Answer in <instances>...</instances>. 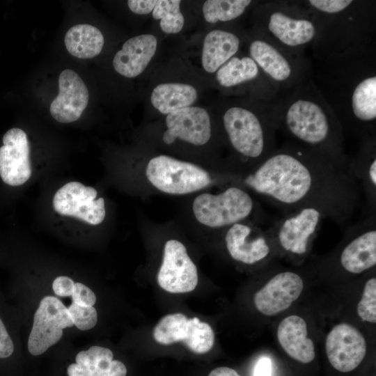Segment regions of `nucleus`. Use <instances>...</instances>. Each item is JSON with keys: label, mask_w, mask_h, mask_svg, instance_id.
Listing matches in <instances>:
<instances>
[{"label": "nucleus", "mask_w": 376, "mask_h": 376, "mask_svg": "<svg viewBox=\"0 0 376 376\" xmlns=\"http://www.w3.org/2000/svg\"><path fill=\"white\" fill-rule=\"evenodd\" d=\"M242 38L233 30L214 29L205 36L201 62L205 71L214 74L240 49Z\"/></svg>", "instance_id": "nucleus-26"}, {"label": "nucleus", "mask_w": 376, "mask_h": 376, "mask_svg": "<svg viewBox=\"0 0 376 376\" xmlns=\"http://www.w3.org/2000/svg\"><path fill=\"white\" fill-rule=\"evenodd\" d=\"M216 80L225 89L246 88L252 100L275 103L279 93L248 55L237 53L216 72Z\"/></svg>", "instance_id": "nucleus-11"}, {"label": "nucleus", "mask_w": 376, "mask_h": 376, "mask_svg": "<svg viewBox=\"0 0 376 376\" xmlns=\"http://www.w3.org/2000/svg\"><path fill=\"white\" fill-rule=\"evenodd\" d=\"M324 214L313 207L283 213L267 230L274 247L292 258H302L309 252Z\"/></svg>", "instance_id": "nucleus-8"}, {"label": "nucleus", "mask_w": 376, "mask_h": 376, "mask_svg": "<svg viewBox=\"0 0 376 376\" xmlns=\"http://www.w3.org/2000/svg\"><path fill=\"white\" fill-rule=\"evenodd\" d=\"M327 359L336 370L348 373L364 359L367 345L362 334L354 327L340 323L332 328L326 338Z\"/></svg>", "instance_id": "nucleus-18"}, {"label": "nucleus", "mask_w": 376, "mask_h": 376, "mask_svg": "<svg viewBox=\"0 0 376 376\" xmlns=\"http://www.w3.org/2000/svg\"><path fill=\"white\" fill-rule=\"evenodd\" d=\"M58 94L50 104L51 116L58 122L70 123L78 120L86 108L89 93L80 76L70 69L58 77Z\"/></svg>", "instance_id": "nucleus-22"}, {"label": "nucleus", "mask_w": 376, "mask_h": 376, "mask_svg": "<svg viewBox=\"0 0 376 376\" xmlns=\"http://www.w3.org/2000/svg\"><path fill=\"white\" fill-rule=\"evenodd\" d=\"M242 182L283 213L313 207L338 224L359 202V184L350 168L292 141L251 167Z\"/></svg>", "instance_id": "nucleus-1"}, {"label": "nucleus", "mask_w": 376, "mask_h": 376, "mask_svg": "<svg viewBox=\"0 0 376 376\" xmlns=\"http://www.w3.org/2000/svg\"><path fill=\"white\" fill-rule=\"evenodd\" d=\"M253 376H272V362L269 358L263 357L257 362Z\"/></svg>", "instance_id": "nucleus-38"}, {"label": "nucleus", "mask_w": 376, "mask_h": 376, "mask_svg": "<svg viewBox=\"0 0 376 376\" xmlns=\"http://www.w3.org/2000/svg\"><path fill=\"white\" fill-rule=\"evenodd\" d=\"M153 338L162 345L182 342L195 354H205L214 345V334L209 324L181 313L164 316L153 329Z\"/></svg>", "instance_id": "nucleus-12"}, {"label": "nucleus", "mask_w": 376, "mask_h": 376, "mask_svg": "<svg viewBox=\"0 0 376 376\" xmlns=\"http://www.w3.org/2000/svg\"><path fill=\"white\" fill-rule=\"evenodd\" d=\"M75 287L74 281L65 276L56 277L52 283V289L54 293L60 297L71 296Z\"/></svg>", "instance_id": "nucleus-35"}, {"label": "nucleus", "mask_w": 376, "mask_h": 376, "mask_svg": "<svg viewBox=\"0 0 376 376\" xmlns=\"http://www.w3.org/2000/svg\"><path fill=\"white\" fill-rule=\"evenodd\" d=\"M157 47V38L152 34H141L128 39L113 57L114 70L127 78L139 76L155 56Z\"/></svg>", "instance_id": "nucleus-23"}, {"label": "nucleus", "mask_w": 376, "mask_h": 376, "mask_svg": "<svg viewBox=\"0 0 376 376\" xmlns=\"http://www.w3.org/2000/svg\"><path fill=\"white\" fill-rule=\"evenodd\" d=\"M312 80L343 129L361 141L376 136V47L320 61Z\"/></svg>", "instance_id": "nucleus-2"}, {"label": "nucleus", "mask_w": 376, "mask_h": 376, "mask_svg": "<svg viewBox=\"0 0 376 376\" xmlns=\"http://www.w3.org/2000/svg\"><path fill=\"white\" fill-rule=\"evenodd\" d=\"M224 242L230 256L247 265L268 260L275 248L267 230L244 221L227 227Z\"/></svg>", "instance_id": "nucleus-15"}, {"label": "nucleus", "mask_w": 376, "mask_h": 376, "mask_svg": "<svg viewBox=\"0 0 376 376\" xmlns=\"http://www.w3.org/2000/svg\"><path fill=\"white\" fill-rule=\"evenodd\" d=\"M192 207L199 223L210 228H221L245 221L256 210V205L248 192L232 186L219 194L198 195Z\"/></svg>", "instance_id": "nucleus-9"}, {"label": "nucleus", "mask_w": 376, "mask_h": 376, "mask_svg": "<svg viewBox=\"0 0 376 376\" xmlns=\"http://www.w3.org/2000/svg\"><path fill=\"white\" fill-rule=\"evenodd\" d=\"M277 130L291 141L350 168L340 123L312 80V72L272 105Z\"/></svg>", "instance_id": "nucleus-3"}, {"label": "nucleus", "mask_w": 376, "mask_h": 376, "mask_svg": "<svg viewBox=\"0 0 376 376\" xmlns=\"http://www.w3.org/2000/svg\"><path fill=\"white\" fill-rule=\"evenodd\" d=\"M338 259L340 267L351 274H359L375 267V214L366 215L350 227Z\"/></svg>", "instance_id": "nucleus-13"}, {"label": "nucleus", "mask_w": 376, "mask_h": 376, "mask_svg": "<svg viewBox=\"0 0 376 376\" xmlns=\"http://www.w3.org/2000/svg\"><path fill=\"white\" fill-rule=\"evenodd\" d=\"M208 376H241L235 370L228 367H218L212 370Z\"/></svg>", "instance_id": "nucleus-39"}, {"label": "nucleus", "mask_w": 376, "mask_h": 376, "mask_svg": "<svg viewBox=\"0 0 376 376\" xmlns=\"http://www.w3.org/2000/svg\"><path fill=\"white\" fill-rule=\"evenodd\" d=\"M14 344L0 318V358L9 357L13 352Z\"/></svg>", "instance_id": "nucleus-36"}, {"label": "nucleus", "mask_w": 376, "mask_h": 376, "mask_svg": "<svg viewBox=\"0 0 376 376\" xmlns=\"http://www.w3.org/2000/svg\"><path fill=\"white\" fill-rule=\"evenodd\" d=\"M253 29L283 49L304 56L316 36L313 17L301 1H266L254 10Z\"/></svg>", "instance_id": "nucleus-6"}, {"label": "nucleus", "mask_w": 376, "mask_h": 376, "mask_svg": "<svg viewBox=\"0 0 376 376\" xmlns=\"http://www.w3.org/2000/svg\"><path fill=\"white\" fill-rule=\"evenodd\" d=\"M97 194L96 189L92 187H86L79 182H70L55 193L53 207L61 215L97 225L104 219L106 211L104 198L95 199Z\"/></svg>", "instance_id": "nucleus-16"}, {"label": "nucleus", "mask_w": 376, "mask_h": 376, "mask_svg": "<svg viewBox=\"0 0 376 376\" xmlns=\"http://www.w3.org/2000/svg\"><path fill=\"white\" fill-rule=\"evenodd\" d=\"M198 281L196 266L189 256L185 245L178 240H169L164 245L157 283L171 293L193 291Z\"/></svg>", "instance_id": "nucleus-17"}, {"label": "nucleus", "mask_w": 376, "mask_h": 376, "mask_svg": "<svg viewBox=\"0 0 376 376\" xmlns=\"http://www.w3.org/2000/svg\"><path fill=\"white\" fill-rule=\"evenodd\" d=\"M303 288V279L297 272H278L255 293V306L264 315H276L288 309L299 298Z\"/></svg>", "instance_id": "nucleus-20"}, {"label": "nucleus", "mask_w": 376, "mask_h": 376, "mask_svg": "<svg viewBox=\"0 0 376 376\" xmlns=\"http://www.w3.org/2000/svg\"><path fill=\"white\" fill-rule=\"evenodd\" d=\"M72 300L81 306H93L96 302L95 293L86 285L81 283H75L72 294Z\"/></svg>", "instance_id": "nucleus-34"}, {"label": "nucleus", "mask_w": 376, "mask_h": 376, "mask_svg": "<svg viewBox=\"0 0 376 376\" xmlns=\"http://www.w3.org/2000/svg\"><path fill=\"white\" fill-rule=\"evenodd\" d=\"M258 1L251 0H207L203 5V14L210 24L229 22L242 17Z\"/></svg>", "instance_id": "nucleus-30"}, {"label": "nucleus", "mask_w": 376, "mask_h": 376, "mask_svg": "<svg viewBox=\"0 0 376 376\" xmlns=\"http://www.w3.org/2000/svg\"><path fill=\"white\" fill-rule=\"evenodd\" d=\"M111 350L94 345L87 350L79 352L76 357V363L68 367V376H126L125 364L113 360Z\"/></svg>", "instance_id": "nucleus-24"}, {"label": "nucleus", "mask_w": 376, "mask_h": 376, "mask_svg": "<svg viewBox=\"0 0 376 376\" xmlns=\"http://www.w3.org/2000/svg\"><path fill=\"white\" fill-rule=\"evenodd\" d=\"M146 175L155 188L175 195L201 190L212 182L209 173L201 167L164 155L149 161Z\"/></svg>", "instance_id": "nucleus-10"}, {"label": "nucleus", "mask_w": 376, "mask_h": 376, "mask_svg": "<svg viewBox=\"0 0 376 376\" xmlns=\"http://www.w3.org/2000/svg\"><path fill=\"white\" fill-rule=\"evenodd\" d=\"M73 325L68 308L60 299L53 296L43 297L33 316L28 340L29 352L42 354L60 340L64 329Z\"/></svg>", "instance_id": "nucleus-14"}, {"label": "nucleus", "mask_w": 376, "mask_h": 376, "mask_svg": "<svg viewBox=\"0 0 376 376\" xmlns=\"http://www.w3.org/2000/svg\"><path fill=\"white\" fill-rule=\"evenodd\" d=\"M157 1L129 0L127 3L130 10L138 15H147L152 12Z\"/></svg>", "instance_id": "nucleus-37"}, {"label": "nucleus", "mask_w": 376, "mask_h": 376, "mask_svg": "<svg viewBox=\"0 0 376 376\" xmlns=\"http://www.w3.org/2000/svg\"><path fill=\"white\" fill-rule=\"evenodd\" d=\"M166 126L162 136L166 144L180 139L195 146H202L209 141L212 135L210 115L200 107L191 106L169 113Z\"/></svg>", "instance_id": "nucleus-21"}, {"label": "nucleus", "mask_w": 376, "mask_h": 376, "mask_svg": "<svg viewBox=\"0 0 376 376\" xmlns=\"http://www.w3.org/2000/svg\"><path fill=\"white\" fill-rule=\"evenodd\" d=\"M273 104L251 100V104L226 107L222 113V125L231 148L243 162L251 164V168L277 148Z\"/></svg>", "instance_id": "nucleus-5"}, {"label": "nucleus", "mask_w": 376, "mask_h": 376, "mask_svg": "<svg viewBox=\"0 0 376 376\" xmlns=\"http://www.w3.org/2000/svg\"><path fill=\"white\" fill-rule=\"evenodd\" d=\"M64 42L71 55L79 58H91L101 52L104 40L97 27L79 24L72 26L66 32Z\"/></svg>", "instance_id": "nucleus-29"}, {"label": "nucleus", "mask_w": 376, "mask_h": 376, "mask_svg": "<svg viewBox=\"0 0 376 376\" xmlns=\"http://www.w3.org/2000/svg\"><path fill=\"white\" fill-rule=\"evenodd\" d=\"M198 97L196 89L184 83H162L152 91V105L162 114L192 106Z\"/></svg>", "instance_id": "nucleus-28"}, {"label": "nucleus", "mask_w": 376, "mask_h": 376, "mask_svg": "<svg viewBox=\"0 0 376 376\" xmlns=\"http://www.w3.org/2000/svg\"><path fill=\"white\" fill-rule=\"evenodd\" d=\"M358 315L363 320L376 322V278L371 277L364 285L361 298L357 304Z\"/></svg>", "instance_id": "nucleus-32"}, {"label": "nucleus", "mask_w": 376, "mask_h": 376, "mask_svg": "<svg viewBox=\"0 0 376 376\" xmlns=\"http://www.w3.org/2000/svg\"><path fill=\"white\" fill-rule=\"evenodd\" d=\"M249 36L247 54L275 88L279 97L311 73V64L305 56L283 49L254 29Z\"/></svg>", "instance_id": "nucleus-7"}, {"label": "nucleus", "mask_w": 376, "mask_h": 376, "mask_svg": "<svg viewBox=\"0 0 376 376\" xmlns=\"http://www.w3.org/2000/svg\"><path fill=\"white\" fill-rule=\"evenodd\" d=\"M277 338L283 350L295 360L308 363L315 359L314 344L308 337L303 318L291 315L283 319L277 328Z\"/></svg>", "instance_id": "nucleus-25"}, {"label": "nucleus", "mask_w": 376, "mask_h": 376, "mask_svg": "<svg viewBox=\"0 0 376 376\" xmlns=\"http://www.w3.org/2000/svg\"><path fill=\"white\" fill-rule=\"evenodd\" d=\"M179 0H159L152 12L155 19H159L162 31L167 34L178 33L183 28L185 19Z\"/></svg>", "instance_id": "nucleus-31"}, {"label": "nucleus", "mask_w": 376, "mask_h": 376, "mask_svg": "<svg viewBox=\"0 0 376 376\" xmlns=\"http://www.w3.org/2000/svg\"><path fill=\"white\" fill-rule=\"evenodd\" d=\"M316 28L311 49L323 61L360 50L375 43L376 1L304 0Z\"/></svg>", "instance_id": "nucleus-4"}, {"label": "nucleus", "mask_w": 376, "mask_h": 376, "mask_svg": "<svg viewBox=\"0 0 376 376\" xmlns=\"http://www.w3.org/2000/svg\"><path fill=\"white\" fill-rule=\"evenodd\" d=\"M73 324L80 330H88L97 322V313L92 306H81L72 303L68 308Z\"/></svg>", "instance_id": "nucleus-33"}, {"label": "nucleus", "mask_w": 376, "mask_h": 376, "mask_svg": "<svg viewBox=\"0 0 376 376\" xmlns=\"http://www.w3.org/2000/svg\"><path fill=\"white\" fill-rule=\"evenodd\" d=\"M0 147V178L10 187H18L29 180L32 173L30 145L26 134L19 128L8 130Z\"/></svg>", "instance_id": "nucleus-19"}, {"label": "nucleus", "mask_w": 376, "mask_h": 376, "mask_svg": "<svg viewBox=\"0 0 376 376\" xmlns=\"http://www.w3.org/2000/svg\"><path fill=\"white\" fill-rule=\"evenodd\" d=\"M350 167L365 194L367 215L375 214L376 136L361 141L357 155L354 159H350Z\"/></svg>", "instance_id": "nucleus-27"}]
</instances>
